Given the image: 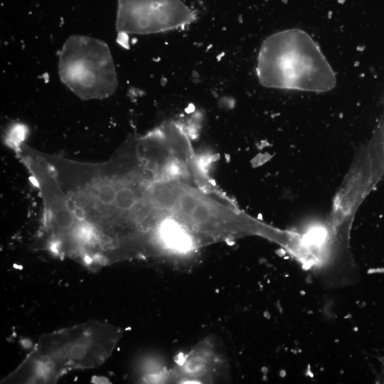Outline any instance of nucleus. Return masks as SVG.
<instances>
[{"label": "nucleus", "mask_w": 384, "mask_h": 384, "mask_svg": "<svg viewBox=\"0 0 384 384\" xmlns=\"http://www.w3.org/2000/svg\"><path fill=\"white\" fill-rule=\"evenodd\" d=\"M119 336L116 326L99 321L49 334L10 377L30 383L53 381L69 370L96 367L110 355Z\"/></svg>", "instance_id": "f257e3e1"}, {"label": "nucleus", "mask_w": 384, "mask_h": 384, "mask_svg": "<svg viewBox=\"0 0 384 384\" xmlns=\"http://www.w3.org/2000/svg\"><path fill=\"white\" fill-rule=\"evenodd\" d=\"M256 73L266 87L323 92L334 89L336 75L314 39L292 28L273 33L262 43Z\"/></svg>", "instance_id": "f03ea898"}, {"label": "nucleus", "mask_w": 384, "mask_h": 384, "mask_svg": "<svg viewBox=\"0 0 384 384\" xmlns=\"http://www.w3.org/2000/svg\"><path fill=\"white\" fill-rule=\"evenodd\" d=\"M196 20V13L181 0H118L117 26L122 32L156 33Z\"/></svg>", "instance_id": "7ed1b4c3"}, {"label": "nucleus", "mask_w": 384, "mask_h": 384, "mask_svg": "<svg viewBox=\"0 0 384 384\" xmlns=\"http://www.w3.org/2000/svg\"><path fill=\"white\" fill-rule=\"evenodd\" d=\"M381 361H382V363H383V366H384V358H382V359H381Z\"/></svg>", "instance_id": "20e7f679"}]
</instances>
